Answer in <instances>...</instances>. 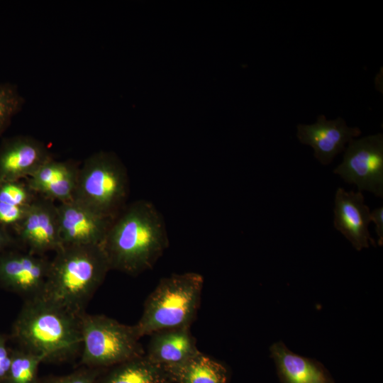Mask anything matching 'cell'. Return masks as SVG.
Segmentation results:
<instances>
[{
    "label": "cell",
    "mask_w": 383,
    "mask_h": 383,
    "mask_svg": "<svg viewBox=\"0 0 383 383\" xmlns=\"http://www.w3.org/2000/svg\"><path fill=\"white\" fill-rule=\"evenodd\" d=\"M168 245L161 213L152 202L138 200L115 218L100 246L111 270L135 276L152 268Z\"/></svg>",
    "instance_id": "6da1fadb"
},
{
    "label": "cell",
    "mask_w": 383,
    "mask_h": 383,
    "mask_svg": "<svg viewBox=\"0 0 383 383\" xmlns=\"http://www.w3.org/2000/svg\"><path fill=\"white\" fill-rule=\"evenodd\" d=\"M81 316L41 296L25 300L9 337L43 362H68L81 353Z\"/></svg>",
    "instance_id": "7a4b0ae2"
},
{
    "label": "cell",
    "mask_w": 383,
    "mask_h": 383,
    "mask_svg": "<svg viewBox=\"0 0 383 383\" xmlns=\"http://www.w3.org/2000/svg\"><path fill=\"white\" fill-rule=\"evenodd\" d=\"M109 270L100 245H62L50 260L41 297L81 316Z\"/></svg>",
    "instance_id": "3957f363"
},
{
    "label": "cell",
    "mask_w": 383,
    "mask_h": 383,
    "mask_svg": "<svg viewBox=\"0 0 383 383\" xmlns=\"http://www.w3.org/2000/svg\"><path fill=\"white\" fill-rule=\"evenodd\" d=\"M204 277L196 272L162 278L148 296L135 325L140 338L166 329L190 328L196 318Z\"/></svg>",
    "instance_id": "277c9868"
},
{
    "label": "cell",
    "mask_w": 383,
    "mask_h": 383,
    "mask_svg": "<svg viewBox=\"0 0 383 383\" xmlns=\"http://www.w3.org/2000/svg\"><path fill=\"white\" fill-rule=\"evenodd\" d=\"M129 192L127 170L112 152L99 151L79 167L72 201L115 218L126 206Z\"/></svg>",
    "instance_id": "5b68a950"
},
{
    "label": "cell",
    "mask_w": 383,
    "mask_h": 383,
    "mask_svg": "<svg viewBox=\"0 0 383 383\" xmlns=\"http://www.w3.org/2000/svg\"><path fill=\"white\" fill-rule=\"evenodd\" d=\"M81 332L80 366L102 370L145 355L135 325L85 312Z\"/></svg>",
    "instance_id": "8992f818"
},
{
    "label": "cell",
    "mask_w": 383,
    "mask_h": 383,
    "mask_svg": "<svg viewBox=\"0 0 383 383\" xmlns=\"http://www.w3.org/2000/svg\"><path fill=\"white\" fill-rule=\"evenodd\" d=\"M358 191L383 196V135L352 139L345 149L343 162L333 170Z\"/></svg>",
    "instance_id": "52a82bcc"
},
{
    "label": "cell",
    "mask_w": 383,
    "mask_h": 383,
    "mask_svg": "<svg viewBox=\"0 0 383 383\" xmlns=\"http://www.w3.org/2000/svg\"><path fill=\"white\" fill-rule=\"evenodd\" d=\"M50 260L45 255L16 248L0 253V288L25 300L40 297L47 282Z\"/></svg>",
    "instance_id": "ba28073f"
},
{
    "label": "cell",
    "mask_w": 383,
    "mask_h": 383,
    "mask_svg": "<svg viewBox=\"0 0 383 383\" xmlns=\"http://www.w3.org/2000/svg\"><path fill=\"white\" fill-rule=\"evenodd\" d=\"M21 249L45 255L62 247L57 205L37 194L25 217L12 231Z\"/></svg>",
    "instance_id": "9c48e42d"
},
{
    "label": "cell",
    "mask_w": 383,
    "mask_h": 383,
    "mask_svg": "<svg viewBox=\"0 0 383 383\" xmlns=\"http://www.w3.org/2000/svg\"><path fill=\"white\" fill-rule=\"evenodd\" d=\"M62 245H101L115 218L74 201L57 205Z\"/></svg>",
    "instance_id": "30bf717a"
},
{
    "label": "cell",
    "mask_w": 383,
    "mask_h": 383,
    "mask_svg": "<svg viewBox=\"0 0 383 383\" xmlns=\"http://www.w3.org/2000/svg\"><path fill=\"white\" fill-rule=\"evenodd\" d=\"M47 146L29 135H15L0 144V183L27 179L52 158Z\"/></svg>",
    "instance_id": "8fae6325"
},
{
    "label": "cell",
    "mask_w": 383,
    "mask_h": 383,
    "mask_svg": "<svg viewBox=\"0 0 383 383\" xmlns=\"http://www.w3.org/2000/svg\"><path fill=\"white\" fill-rule=\"evenodd\" d=\"M361 134L357 127H349L340 117L328 121L321 115L315 123L299 124L296 136L302 143L310 145L314 157L322 165H326L345 149V144Z\"/></svg>",
    "instance_id": "7c38bea8"
},
{
    "label": "cell",
    "mask_w": 383,
    "mask_h": 383,
    "mask_svg": "<svg viewBox=\"0 0 383 383\" xmlns=\"http://www.w3.org/2000/svg\"><path fill=\"white\" fill-rule=\"evenodd\" d=\"M334 228L348 239L357 250L375 246L368 226L371 221L369 207L362 192H347L339 187L334 200Z\"/></svg>",
    "instance_id": "4fadbf2b"
},
{
    "label": "cell",
    "mask_w": 383,
    "mask_h": 383,
    "mask_svg": "<svg viewBox=\"0 0 383 383\" xmlns=\"http://www.w3.org/2000/svg\"><path fill=\"white\" fill-rule=\"evenodd\" d=\"M79 167L72 161L52 157L26 182L39 196L60 204L67 202L72 200Z\"/></svg>",
    "instance_id": "5bb4252c"
},
{
    "label": "cell",
    "mask_w": 383,
    "mask_h": 383,
    "mask_svg": "<svg viewBox=\"0 0 383 383\" xmlns=\"http://www.w3.org/2000/svg\"><path fill=\"white\" fill-rule=\"evenodd\" d=\"M150 336L145 355L163 368L180 365L199 352L190 328L162 330Z\"/></svg>",
    "instance_id": "9a60e30c"
},
{
    "label": "cell",
    "mask_w": 383,
    "mask_h": 383,
    "mask_svg": "<svg viewBox=\"0 0 383 383\" xmlns=\"http://www.w3.org/2000/svg\"><path fill=\"white\" fill-rule=\"evenodd\" d=\"M270 353L282 383H333L322 364L294 353L282 342L272 344Z\"/></svg>",
    "instance_id": "2e32d148"
},
{
    "label": "cell",
    "mask_w": 383,
    "mask_h": 383,
    "mask_svg": "<svg viewBox=\"0 0 383 383\" xmlns=\"http://www.w3.org/2000/svg\"><path fill=\"white\" fill-rule=\"evenodd\" d=\"M94 383H172L166 370L145 355L101 370Z\"/></svg>",
    "instance_id": "e0dca14e"
},
{
    "label": "cell",
    "mask_w": 383,
    "mask_h": 383,
    "mask_svg": "<svg viewBox=\"0 0 383 383\" xmlns=\"http://www.w3.org/2000/svg\"><path fill=\"white\" fill-rule=\"evenodd\" d=\"M164 369L172 383H228L229 381L226 366L200 351L180 365Z\"/></svg>",
    "instance_id": "ac0fdd59"
},
{
    "label": "cell",
    "mask_w": 383,
    "mask_h": 383,
    "mask_svg": "<svg viewBox=\"0 0 383 383\" xmlns=\"http://www.w3.org/2000/svg\"><path fill=\"white\" fill-rule=\"evenodd\" d=\"M42 357L16 347L12 349V357L6 383H39V365Z\"/></svg>",
    "instance_id": "d6986e66"
},
{
    "label": "cell",
    "mask_w": 383,
    "mask_h": 383,
    "mask_svg": "<svg viewBox=\"0 0 383 383\" xmlns=\"http://www.w3.org/2000/svg\"><path fill=\"white\" fill-rule=\"evenodd\" d=\"M24 104L25 99L16 84L0 83V136L9 127Z\"/></svg>",
    "instance_id": "ffe728a7"
},
{
    "label": "cell",
    "mask_w": 383,
    "mask_h": 383,
    "mask_svg": "<svg viewBox=\"0 0 383 383\" xmlns=\"http://www.w3.org/2000/svg\"><path fill=\"white\" fill-rule=\"evenodd\" d=\"M37 194L21 180L0 183V202L9 205L29 207Z\"/></svg>",
    "instance_id": "44dd1931"
},
{
    "label": "cell",
    "mask_w": 383,
    "mask_h": 383,
    "mask_svg": "<svg viewBox=\"0 0 383 383\" xmlns=\"http://www.w3.org/2000/svg\"><path fill=\"white\" fill-rule=\"evenodd\" d=\"M100 371V369L81 366L67 374L40 378L39 383H94Z\"/></svg>",
    "instance_id": "7402d4cb"
},
{
    "label": "cell",
    "mask_w": 383,
    "mask_h": 383,
    "mask_svg": "<svg viewBox=\"0 0 383 383\" xmlns=\"http://www.w3.org/2000/svg\"><path fill=\"white\" fill-rule=\"evenodd\" d=\"M9 335L0 333V383H6L12 357V349L8 345Z\"/></svg>",
    "instance_id": "603a6c76"
},
{
    "label": "cell",
    "mask_w": 383,
    "mask_h": 383,
    "mask_svg": "<svg viewBox=\"0 0 383 383\" xmlns=\"http://www.w3.org/2000/svg\"><path fill=\"white\" fill-rule=\"evenodd\" d=\"M21 248L13 233L0 225V253L9 250Z\"/></svg>",
    "instance_id": "cb8c5ba5"
},
{
    "label": "cell",
    "mask_w": 383,
    "mask_h": 383,
    "mask_svg": "<svg viewBox=\"0 0 383 383\" xmlns=\"http://www.w3.org/2000/svg\"><path fill=\"white\" fill-rule=\"evenodd\" d=\"M371 221H373L376 225V233L378 237L379 245H382L383 243V207L380 206L374 209L370 212Z\"/></svg>",
    "instance_id": "d4e9b609"
}]
</instances>
